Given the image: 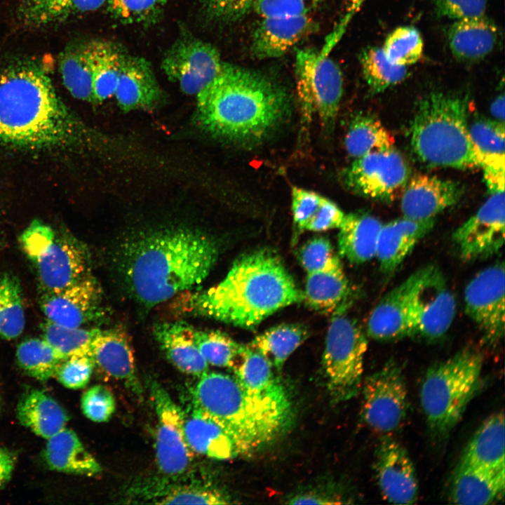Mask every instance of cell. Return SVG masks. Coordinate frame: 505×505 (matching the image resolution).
Wrapping results in <instances>:
<instances>
[{
  "label": "cell",
  "instance_id": "obj_44",
  "mask_svg": "<svg viewBox=\"0 0 505 505\" xmlns=\"http://www.w3.org/2000/svg\"><path fill=\"white\" fill-rule=\"evenodd\" d=\"M16 359L27 375L46 382L55 376L65 358L43 338H29L18 344Z\"/></svg>",
  "mask_w": 505,
  "mask_h": 505
},
{
  "label": "cell",
  "instance_id": "obj_39",
  "mask_svg": "<svg viewBox=\"0 0 505 505\" xmlns=\"http://www.w3.org/2000/svg\"><path fill=\"white\" fill-rule=\"evenodd\" d=\"M469 134L483 172H504V125L496 120L476 119Z\"/></svg>",
  "mask_w": 505,
  "mask_h": 505
},
{
  "label": "cell",
  "instance_id": "obj_13",
  "mask_svg": "<svg viewBox=\"0 0 505 505\" xmlns=\"http://www.w3.org/2000/svg\"><path fill=\"white\" fill-rule=\"evenodd\" d=\"M363 393V417L371 429L388 433L401 426L408 410V387L395 361H389L366 378Z\"/></svg>",
  "mask_w": 505,
  "mask_h": 505
},
{
  "label": "cell",
  "instance_id": "obj_23",
  "mask_svg": "<svg viewBox=\"0 0 505 505\" xmlns=\"http://www.w3.org/2000/svg\"><path fill=\"white\" fill-rule=\"evenodd\" d=\"M91 354L95 368L122 382L136 396L142 397L133 347L125 331L117 328L100 330L92 342Z\"/></svg>",
  "mask_w": 505,
  "mask_h": 505
},
{
  "label": "cell",
  "instance_id": "obj_25",
  "mask_svg": "<svg viewBox=\"0 0 505 505\" xmlns=\"http://www.w3.org/2000/svg\"><path fill=\"white\" fill-rule=\"evenodd\" d=\"M505 471H495L460 460L453 473L450 499L462 505H486L504 497Z\"/></svg>",
  "mask_w": 505,
  "mask_h": 505
},
{
  "label": "cell",
  "instance_id": "obj_6",
  "mask_svg": "<svg viewBox=\"0 0 505 505\" xmlns=\"http://www.w3.org/2000/svg\"><path fill=\"white\" fill-rule=\"evenodd\" d=\"M466 95L431 92L419 102L411 127V147L422 162L458 169L480 168L468 124Z\"/></svg>",
  "mask_w": 505,
  "mask_h": 505
},
{
  "label": "cell",
  "instance_id": "obj_24",
  "mask_svg": "<svg viewBox=\"0 0 505 505\" xmlns=\"http://www.w3.org/2000/svg\"><path fill=\"white\" fill-rule=\"evenodd\" d=\"M316 28L309 15L262 18L252 35V55L262 60L281 57Z\"/></svg>",
  "mask_w": 505,
  "mask_h": 505
},
{
  "label": "cell",
  "instance_id": "obj_11",
  "mask_svg": "<svg viewBox=\"0 0 505 505\" xmlns=\"http://www.w3.org/2000/svg\"><path fill=\"white\" fill-rule=\"evenodd\" d=\"M149 389L157 417L156 464L161 478L147 494L184 480L194 454L185 436L184 411L158 382L151 381Z\"/></svg>",
  "mask_w": 505,
  "mask_h": 505
},
{
  "label": "cell",
  "instance_id": "obj_10",
  "mask_svg": "<svg viewBox=\"0 0 505 505\" xmlns=\"http://www.w3.org/2000/svg\"><path fill=\"white\" fill-rule=\"evenodd\" d=\"M295 74L303 117L317 116L327 129L334 126L343 94L339 67L321 50L305 48L296 53Z\"/></svg>",
  "mask_w": 505,
  "mask_h": 505
},
{
  "label": "cell",
  "instance_id": "obj_18",
  "mask_svg": "<svg viewBox=\"0 0 505 505\" xmlns=\"http://www.w3.org/2000/svg\"><path fill=\"white\" fill-rule=\"evenodd\" d=\"M375 471L384 497L396 504H412L418 497L415 466L406 450L392 438H383L375 454Z\"/></svg>",
  "mask_w": 505,
  "mask_h": 505
},
{
  "label": "cell",
  "instance_id": "obj_27",
  "mask_svg": "<svg viewBox=\"0 0 505 505\" xmlns=\"http://www.w3.org/2000/svg\"><path fill=\"white\" fill-rule=\"evenodd\" d=\"M499 39L497 26L485 15L455 20L447 33L451 53L457 60L465 62L484 59L494 50Z\"/></svg>",
  "mask_w": 505,
  "mask_h": 505
},
{
  "label": "cell",
  "instance_id": "obj_17",
  "mask_svg": "<svg viewBox=\"0 0 505 505\" xmlns=\"http://www.w3.org/2000/svg\"><path fill=\"white\" fill-rule=\"evenodd\" d=\"M504 231V191H501L492 193L478 210L454 231L452 241L462 260H483L503 247Z\"/></svg>",
  "mask_w": 505,
  "mask_h": 505
},
{
  "label": "cell",
  "instance_id": "obj_40",
  "mask_svg": "<svg viewBox=\"0 0 505 505\" xmlns=\"http://www.w3.org/2000/svg\"><path fill=\"white\" fill-rule=\"evenodd\" d=\"M59 69L63 84L72 96L93 103L92 69L87 42L67 48L60 58Z\"/></svg>",
  "mask_w": 505,
  "mask_h": 505
},
{
  "label": "cell",
  "instance_id": "obj_36",
  "mask_svg": "<svg viewBox=\"0 0 505 505\" xmlns=\"http://www.w3.org/2000/svg\"><path fill=\"white\" fill-rule=\"evenodd\" d=\"M107 0H22L18 16L23 24L41 27L94 11Z\"/></svg>",
  "mask_w": 505,
  "mask_h": 505
},
{
  "label": "cell",
  "instance_id": "obj_60",
  "mask_svg": "<svg viewBox=\"0 0 505 505\" xmlns=\"http://www.w3.org/2000/svg\"><path fill=\"white\" fill-rule=\"evenodd\" d=\"M366 0H352L337 28L344 31L348 23Z\"/></svg>",
  "mask_w": 505,
  "mask_h": 505
},
{
  "label": "cell",
  "instance_id": "obj_52",
  "mask_svg": "<svg viewBox=\"0 0 505 505\" xmlns=\"http://www.w3.org/2000/svg\"><path fill=\"white\" fill-rule=\"evenodd\" d=\"M81 407L83 415L95 422H107L116 410L112 391L103 385H95L83 394Z\"/></svg>",
  "mask_w": 505,
  "mask_h": 505
},
{
  "label": "cell",
  "instance_id": "obj_43",
  "mask_svg": "<svg viewBox=\"0 0 505 505\" xmlns=\"http://www.w3.org/2000/svg\"><path fill=\"white\" fill-rule=\"evenodd\" d=\"M25 326L22 288L18 277L11 273L0 274V338L13 339Z\"/></svg>",
  "mask_w": 505,
  "mask_h": 505
},
{
  "label": "cell",
  "instance_id": "obj_37",
  "mask_svg": "<svg viewBox=\"0 0 505 505\" xmlns=\"http://www.w3.org/2000/svg\"><path fill=\"white\" fill-rule=\"evenodd\" d=\"M308 335V330L303 325L284 323L256 336L249 346L264 356L277 371H281L288 358Z\"/></svg>",
  "mask_w": 505,
  "mask_h": 505
},
{
  "label": "cell",
  "instance_id": "obj_51",
  "mask_svg": "<svg viewBox=\"0 0 505 505\" xmlns=\"http://www.w3.org/2000/svg\"><path fill=\"white\" fill-rule=\"evenodd\" d=\"M94 368L91 352L76 354L63 360L55 376L65 387L79 389L88 384Z\"/></svg>",
  "mask_w": 505,
  "mask_h": 505
},
{
  "label": "cell",
  "instance_id": "obj_30",
  "mask_svg": "<svg viewBox=\"0 0 505 505\" xmlns=\"http://www.w3.org/2000/svg\"><path fill=\"white\" fill-rule=\"evenodd\" d=\"M272 368L264 356L246 345L231 369L235 377L251 394L281 404H291L285 388L275 378Z\"/></svg>",
  "mask_w": 505,
  "mask_h": 505
},
{
  "label": "cell",
  "instance_id": "obj_57",
  "mask_svg": "<svg viewBox=\"0 0 505 505\" xmlns=\"http://www.w3.org/2000/svg\"><path fill=\"white\" fill-rule=\"evenodd\" d=\"M345 214L336 203L323 197L305 230L322 231L339 228Z\"/></svg>",
  "mask_w": 505,
  "mask_h": 505
},
{
  "label": "cell",
  "instance_id": "obj_32",
  "mask_svg": "<svg viewBox=\"0 0 505 505\" xmlns=\"http://www.w3.org/2000/svg\"><path fill=\"white\" fill-rule=\"evenodd\" d=\"M382 224L377 218L368 213L345 215L337 237L340 256L355 264L374 258Z\"/></svg>",
  "mask_w": 505,
  "mask_h": 505
},
{
  "label": "cell",
  "instance_id": "obj_3",
  "mask_svg": "<svg viewBox=\"0 0 505 505\" xmlns=\"http://www.w3.org/2000/svg\"><path fill=\"white\" fill-rule=\"evenodd\" d=\"M303 299V292L278 255L260 249L236 259L217 285L183 294L180 309L252 329L278 310Z\"/></svg>",
  "mask_w": 505,
  "mask_h": 505
},
{
  "label": "cell",
  "instance_id": "obj_62",
  "mask_svg": "<svg viewBox=\"0 0 505 505\" xmlns=\"http://www.w3.org/2000/svg\"><path fill=\"white\" fill-rule=\"evenodd\" d=\"M0 410H1V397H0Z\"/></svg>",
  "mask_w": 505,
  "mask_h": 505
},
{
  "label": "cell",
  "instance_id": "obj_42",
  "mask_svg": "<svg viewBox=\"0 0 505 505\" xmlns=\"http://www.w3.org/2000/svg\"><path fill=\"white\" fill-rule=\"evenodd\" d=\"M147 499L159 504H228L229 497L209 484L185 479L162 487Z\"/></svg>",
  "mask_w": 505,
  "mask_h": 505
},
{
  "label": "cell",
  "instance_id": "obj_2",
  "mask_svg": "<svg viewBox=\"0 0 505 505\" xmlns=\"http://www.w3.org/2000/svg\"><path fill=\"white\" fill-rule=\"evenodd\" d=\"M58 95L40 66L22 63L0 72V142L27 149L71 148L95 140Z\"/></svg>",
  "mask_w": 505,
  "mask_h": 505
},
{
  "label": "cell",
  "instance_id": "obj_12",
  "mask_svg": "<svg viewBox=\"0 0 505 505\" xmlns=\"http://www.w3.org/2000/svg\"><path fill=\"white\" fill-rule=\"evenodd\" d=\"M419 271L410 312L408 337L433 341L443 337L452 325L456 299L438 267L429 264Z\"/></svg>",
  "mask_w": 505,
  "mask_h": 505
},
{
  "label": "cell",
  "instance_id": "obj_41",
  "mask_svg": "<svg viewBox=\"0 0 505 505\" xmlns=\"http://www.w3.org/2000/svg\"><path fill=\"white\" fill-rule=\"evenodd\" d=\"M393 144L392 135L383 125L368 116L356 117L349 126L344 139L346 149L354 159L392 149Z\"/></svg>",
  "mask_w": 505,
  "mask_h": 505
},
{
  "label": "cell",
  "instance_id": "obj_26",
  "mask_svg": "<svg viewBox=\"0 0 505 505\" xmlns=\"http://www.w3.org/2000/svg\"><path fill=\"white\" fill-rule=\"evenodd\" d=\"M434 224V218L416 220L405 217L382 224L375 255L381 271L386 274L395 271Z\"/></svg>",
  "mask_w": 505,
  "mask_h": 505
},
{
  "label": "cell",
  "instance_id": "obj_34",
  "mask_svg": "<svg viewBox=\"0 0 505 505\" xmlns=\"http://www.w3.org/2000/svg\"><path fill=\"white\" fill-rule=\"evenodd\" d=\"M17 417L22 425L46 439L65 428L69 420L57 401L37 389L25 393L20 399Z\"/></svg>",
  "mask_w": 505,
  "mask_h": 505
},
{
  "label": "cell",
  "instance_id": "obj_29",
  "mask_svg": "<svg viewBox=\"0 0 505 505\" xmlns=\"http://www.w3.org/2000/svg\"><path fill=\"white\" fill-rule=\"evenodd\" d=\"M185 323H161L154 335L170 362L180 371L198 377L208 370V363L194 343Z\"/></svg>",
  "mask_w": 505,
  "mask_h": 505
},
{
  "label": "cell",
  "instance_id": "obj_4",
  "mask_svg": "<svg viewBox=\"0 0 505 505\" xmlns=\"http://www.w3.org/2000/svg\"><path fill=\"white\" fill-rule=\"evenodd\" d=\"M196 97L194 121L201 131L240 144L267 137L285 118L289 107L287 93L274 81L225 62Z\"/></svg>",
  "mask_w": 505,
  "mask_h": 505
},
{
  "label": "cell",
  "instance_id": "obj_35",
  "mask_svg": "<svg viewBox=\"0 0 505 505\" xmlns=\"http://www.w3.org/2000/svg\"><path fill=\"white\" fill-rule=\"evenodd\" d=\"M87 48L92 69L93 103L100 104L114 95L127 55L118 45L105 40L88 41Z\"/></svg>",
  "mask_w": 505,
  "mask_h": 505
},
{
  "label": "cell",
  "instance_id": "obj_5",
  "mask_svg": "<svg viewBox=\"0 0 505 505\" xmlns=\"http://www.w3.org/2000/svg\"><path fill=\"white\" fill-rule=\"evenodd\" d=\"M192 405L221 425L241 454H251L272 442L292 420L291 404L254 396L234 375L206 372L192 391Z\"/></svg>",
  "mask_w": 505,
  "mask_h": 505
},
{
  "label": "cell",
  "instance_id": "obj_50",
  "mask_svg": "<svg viewBox=\"0 0 505 505\" xmlns=\"http://www.w3.org/2000/svg\"><path fill=\"white\" fill-rule=\"evenodd\" d=\"M299 258L307 274L332 269L342 265L328 239L316 237L300 249Z\"/></svg>",
  "mask_w": 505,
  "mask_h": 505
},
{
  "label": "cell",
  "instance_id": "obj_20",
  "mask_svg": "<svg viewBox=\"0 0 505 505\" xmlns=\"http://www.w3.org/2000/svg\"><path fill=\"white\" fill-rule=\"evenodd\" d=\"M400 207L403 217L424 220L455 205L463 194L457 182L436 176L417 175L403 189Z\"/></svg>",
  "mask_w": 505,
  "mask_h": 505
},
{
  "label": "cell",
  "instance_id": "obj_55",
  "mask_svg": "<svg viewBox=\"0 0 505 505\" xmlns=\"http://www.w3.org/2000/svg\"><path fill=\"white\" fill-rule=\"evenodd\" d=\"M323 196L305 189H292V211L293 220L299 230L306 226L317 210Z\"/></svg>",
  "mask_w": 505,
  "mask_h": 505
},
{
  "label": "cell",
  "instance_id": "obj_46",
  "mask_svg": "<svg viewBox=\"0 0 505 505\" xmlns=\"http://www.w3.org/2000/svg\"><path fill=\"white\" fill-rule=\"evenodd\" d=\"M189 328L208 365L231 369L246 346L219 330H199L191 325Z\"/></svg>",
  "mask_w": 505,
  "mask_h": 505
},
{
  "label": "cell",
  "instance_id": "obj_56",
  "mask_svg": "<svg viewBox=\"0 0 505 505\" xmlns=\"http://www.w3.org/2000/svg\"><path fill=\"white\" fill-rule=\"evenodd\" d=\"M255 0H208V17L222 22H234L253 8Z\"/></svg>",
  "mask_w": 505,
  "mask_h": 505
},
{
  "label": "cell",
  "instance_id": "obj_16",
  "mask_svg": "<svg viewBox=\"0 0 505 505\" xmlns=\"http://www.w3.org/2000/svg\"><path fill=\"white\" fill-rule=\"evenodd\" d=\"M224 62L212 44L194 38L178 39L163 56L167 78L188 95H196L220 72Z\"/></svg>",
  "mask_w": 505,
  "mask_h": 505
},
{
  "label": "cell",
  "instance_id": "obj_8",
  "mask_svg": "<svg viewBox=\"0 0 505 505\" xmlns=\"http://www.w3.org/2000/svg\"><path fill=\"white\" fill-rule=\"evenodd\" d=\"M19 242L35 269L42 292L60 290L89 274L87 253L68 232L34 220Z\"/></svg>",
  "mask_w": 505,
  "mask_h": 505
},
{
  "label": "cell",
  "instance_id": "obj_22",
  "mask_svg": "<svg viewBox=\"0 0 505 505\" xmlns=\"http://www.w3.org/2000/svg\"><path fill=\"white\" fill-rule=\"evenodd\" d=\"M114 96L126 113L155 109L165 99L151 64L143 58L130 55L123 62Z\"/></svg>",
  "mask_w": 505,
  "mask_h": 505
},
{
  "label": "cell",
  "instance_id": "obj_28",
  "mask_svg": "<svg viewBox=\"0 0 505 505\" xmlns=\"http://www.w3.org/2000/svg\"><path fill=\"white\" fill-rule=\"evenodd\" d=\"M184 432L188 444L194 453L218 460L230 459L241 455L230 434L194 405L188 414L184 413Z\"/></svg>",
  "mask_w": 505,
  "mask_h": 505
},
{
  "label": "cell",
  "instance_id": "obj_53",
  "mask_svg": "<svg viewBox=\"0 0 505 505\" xmlns=\"http://www.w3.org/2000/svg\"><path fill=\"white\" fill-rule=\"evenodd\" d=\"M325 0H255L254 10L262 18L309 15Z\"/></svg>",
  "mask_w": 505,
  "mask_h": 505
},
{
  "label": "cell",
  "instance_id": "obj_45",
  "mask_svg": "<svg viewBox=\"0 0 505 505\" xmlns=\"http://www.w3.org/2000/svg\"><path fill=\"white\" fill-rule=\"evenodd\" d=\"M359 62L364 79L374 93H380L400 83L408 76L407 67L391 62L382 48L368 46L359 55Z\"/></svg>",
  "mask_w": 505,
  "mask_h": 505
},
{
  "label": "cell",
  "instance_id": "obj_1",
  "mask_svg": "<svg viewBox=\"0 0 505 505\" xmlns=\"http://www.w3.org/2000/svg\"><path fill=\"white\" fill-rule=\"evenodd\" d=\"M215 241L185 227H168L130 238L122 250L124 279L133 297L152 307L200 284L218 257Z\"/></svg>",
  "mask_w": 505,
  "mask_h": 505
},
{
  "label": "cell",
  "instance_id": "obj_31",
  "mask_svg": "<svg viewBox=\"0 0 505 505\" xmlns=\"http://www.w3.org/2000/svg\"><path fill=\"white\" fill-rule=\"evenodd\" d=\"M47 440L44 458L50 469L87 476L101 472L100 464L72 430L65 427Z\"/></svg>",
  "mask_w": 505,
  "mask_h": 505
},
{
  "label": "cell",
  "instance_id": "obj_48",
  "mask_svg": "<svg viewBox=\"0 0 505 505\" xmlns=\"http://www.w3.org/2000/svg\"><path fill=\"white\" fill-rule=\"evenodd\" d=\"M382 49L391 62L408 67L421 59L424 41L417 28L400 26L388 34Z\"/></svg>",
  "mask_w": 505,
  "mask_h": 505
},
{
  "label": "cell",
  "instance_id": "obj_59",
  "mask_svg": "<svg viewBox=\"0 0 505 505\" xmlns=\"http://www.w3.org/2000/svg\"><path fill=\"white\" fill-rule=\"evenodd\" d=\"M15 463V457L11 451L0 447V487L9 481Z\"/></svg>",
  "mask_w": 505,
  "mask_h": 505
},
{
  "label": "cell",
  "instance_id": "obj_38",
  "mask_svg": "<svg viewBox=\"0 0 505 505\" xmlns=\"http://www.w3.org/2000/svg\"><path fill=\"white\" fill-rule=\"evenodd\" d=\"M348 292V281L342 265L307 274L304 299L310 307L321 312L335 310Z\"/></svg>",
  "mask_w": 505,
  "mask_h": 505
},
{
  "label": "cell",
  "instance_id": "obj_47",
  "mask_svg": "<svg viewBox=\"0 0 505 505\" xmlns=\"http://www.w3.org/2000/svg\"><path fill=\"white\" fill-rule=\"evenodd\" d=\"M43 338L65 358L91 352L98 328H67L46 320L41 324Z\"/></svg>",
  "mask_w": 505,
  "mask_h": 505
},
{
  "label": "cell",
  "instance_id": "obj_33",
  "mask_svg": "<svg viewBox=\"0 0 505 505\" xmlns=\"http://www.w3.org/2000/svg\"><path fill=\"white\" fill-rule=\"evenodd\" d=\"M504 432L503 411L490 415L473 434L461 459L489 470L505 471Z\"/></svg>",
  "mask_w": 505,
  "mask_h": 505
},
{
  "label": "cell",
  "instance_id": "obj_54",
  "mask_svg": "<svg viewBox=\"0 0 505 505\" xmlns=\"http://www.w3.org/2000/svg\"><path fill=\"white\" fill-rule=\"evenodd\" d=\"M439 17L454 21L485 15L487 0H430Z\"/></svg>",
  "mask_w": 505,
  "mask_h": 505
},
{
  "label": "cell",
  "instance_id": "obj_61",
  "mask_svg": "<svg viewBox=\"0 0 505 505\" xmlns=\"http://www.w3.org/2000/svg\"><path fill=\"white\" fill-rule=\"evenodd\" d=\"M490 112L496 121L504 123V95H499L492 102L490 106Z\"/></svg>",
  "mask_w": 505,
  "mask_h": 505
},
{
  "label": "cell",
  "instance_id": "obj_9",
  "mask_svg": "<svg viewBox=\"0 0 505 505\" xmlns=\"http://www.w3.org/2000/svg\"><path fill=\"white\" fill-rule=\"evenodd\" d=\"M368 341L357 323L339 312L328 327L323 354L328 390L335 403L354 397L362 384Z\"/></svg>",
  "mask_w": 505,
  "mask_h": 505
},
{
  "label": "cell",
  "instance_id": "obj_14",
  "mask_svg": "<svg viewBox=\"0 0 505 505\" xmlns=\"http://www.w3.org/2000/svg\"><path fill=\"white\" fill-rule=\"evenodd\" d=\"M410 175L405 160L392 148L355 159L344 172L343 180L354 194L388 203L404 189Z\"/></svg>",
  "mask_w": 505,
  "mask_h": 505
},
{
  "label": "cell",
  "instance_id": "obj_21",
  "mask_svg": "<svg viewBox=\"0 0 505 505\" xmlns=\"http://www.w3.org/2000/svg\"><path fill=\"white\" fill-rule=\"evenodd\" d=\"M419 270L387 292L372 311L368 335L377 341H391L408 337L410 312L418 283Z\"/></svg>",
  "mask_w": 505,
  "mask_h": 505
},
{
  "label": "cell",
  "instance_id": "obj_58",
  "mask_svg": "<svg viewBox=\"0 0 505 505\" xmlns=\"http://www.w3.org/2000/svg\"><path fill=\"white\" fill-rule=\"evenodd\" d=\"M337 498L323 494L317 491L306 492L292 496L288 504H341Z\"/></svg>",
  "mask_w": 505,
  "mask_h": 505
},
{
  "label": "cell",
  "instance_id": "obj_7",
  "mask_svg": "<svg viewBox=\"0 0 505 505\" xmlns=\"http://www.w3.org/2000/svg\"><path fill=\"white\" fill-rule=\"evenodd\" d=\"M482 368L481 355L466 348L427 370L420 402L433 434L444 437L460 421L480 386Z\"/></svg>",
  "mask_w": 505,
  "mask_h": 505
},
{
  "label": "cell",
  "instance_id": "obj_15",
  "mask_svg": "<svg viewBox=\"0 0 505 505\" xmlns=\"http://www.w3.org/2000/svg\"><path fill=\"white\" fill-rule=\"evenodd\" d=\"M504 264L499 262L478 272L464 290L466 313L488 345L499 342L504 335Z\"/></svg>",
  "mask_w": 505,
  "mask_h": 505
},
{
  "label": "cell",
  "instance_id": "obj_19",
  "mask_svg": "<svg viewBox=\"0 0 505 505\" xmlns=\"http://www.w3.org/2000/svg\"><path fill=\"white\" fill-rule=\"evenodd\" d=\"M100 300V286L88 274L60 290L41 292L39 304L47 321L67 328H81L97 317Z\"/></svg>",
  "mask_w": 505,
  "mask_h": 505
},
{
  "label": "cell",
  "instance_id": "obj_49",
  "mask_svg": "<svg viewBox=\"0 0 505 505\" xmlns=\"http://www.w3.org/2000/svg\"><path fill=\"white\" fill-rule=\"evenodd\" d=\"M166 0H107L111 15L123 23L151 22L163 11Z\"/></svg>",
  "mask_w": 505,
  "mask_h": 505
}]
</instances>
